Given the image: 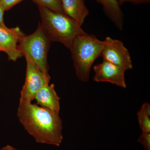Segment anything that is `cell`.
Returning a JSON list of instances; mask_svg holds the SVG:
<instances>
[{
    "label": "cell",
    "mask_w": 150,
    "mask_h": 150,
    "mask_svg": "<svg viewBox=\"0 0 150 150\" xmlns=\"http://www.w3.org/2000/svg\"><path fill=\"white\" fill-rule=\"evenodd\" d=\"M17 116L25 131L38 144L59 146L63 140L59 113L32 103L19 104Z\"/></svg>",
    "instance_id": "6da1fadb"
},
{
    "label": "cell",
    "mask_w": 150,
    "mask_h": 150,
    "mask_svg": "<svg viewBox=\"0 0 150 150\" xmlns=\"http://www.w3.org/2000/svg\"><path fill=\"white\" fill-rule=\"evenodd\" d=\"M38 7L40 26L51 42H59L69 49L75 39L86 33L82 26L64 13Z\"/></svg>",
    "instance_id": "7a4b0ae2"
},
{
    "label": "cell",
    "mask_w": 150,
    "mask_h": 150,
    "mask_svg": "<svg viewBox=\"0 0 150 150\" xmlns=\"http://www.w3.org/2000/svg\"><path fill=\"white\" fill-rule=\"evenodd\" d=\"M104 45L103 40L86 33L77 38L70 47L76 75L83 82L89 81L94 62L100 57Z\"/></svg>",
    "instance_id": "3957f363"
},
{
    "label": "cell",
    "mask_w": 150,
    "mask_h": 150,
    "mask_svg": "<svg viewBox=\"0 0 150 150\" xmlns=\"http://www.w3.org/2000/svg\"><path fill=\"white\" fill-rule=\"evenodd\" d=\"M51 41L43 32L40 23L37 29L30 35H25L19 44L23 56L35 65L45 75L48 73V54Z\"/></svg>",
    "instance_id": "277c9868"
},
{
    "label": "cell",
    "mask_w": 150,
    "mask_h": 150,
    "mask_svg": "<svg viewBox=\"0 0 150 150\" xmlns=\"http://www.w3.org/2000/svg\"><path fill=\"white\" fill-rule=\"evenodd\" d=\"M26 59L25 81L20 93L19 104L30 103L41 88L48 84L51 77L43 74L31 61Z\"/></svg>",
    "instance_id": "5b68a950"
},
{
    "label": "cell",
    "mask_w": 150,
    "mask_h": 150,
    "mask_svg": "<svg viewBox=\"0 0 150 150\" xmlns=\"http://www.w3.org/2000/svg\"><path fill=\"white\" fill-rule=\"evenodd\" d=\"M103 42L100 56L103 61L110 62L126 71L133 69L130 53L122 41L108 36Z\"/></svg>",
    "instance_id": "8992f818"
},
{
    "label": "cell",
    "mask_w": 150,
    "mask_h": 150,
    "mask_svg": "<svg viewBox=\"0 0 150 150\" xmlns=\"http://www.w3.org/2000/svg\"><path fill=\"white\" fill-rule=\"evenodd\" d=\"M25 35L18 26L9 28L4 23L0 24V51L6 53L10 61L15 62L23 56L18 47Z\"/></svg>",
    "instance_id": "52a82bcc"
},
{
    "label": "cell",
    "mask_w": 150,
    "mask_h": 150,
    "mask_svg": "<svg viewBox=\"0 0 150 150\" xmlns=\"http://www.w3.org/2000/svg\"><path fill=\"white\" fill-rule=\"evenodd\" d=\"M93 81L96 82H108L123 88H126V71L110 62L103 61L95 65Z\"/></svg>",
    "instance_id": "ba28073f"
},
{
    "label": "cell",
    "mask_w": 150,
    "mask_h": 150,
    "mask_svg": "<svg viewBox=\"0 0 150 150\" xmlns=\"http://www.w3.org/2000/svg\"><path fill=\"white\" fill-rule=\"evenodd\" d=\"M34 100L39 106L60 113V98L56 93L54 84H48L41 88L35 94Z\"/></svg>",
    "instance_id": "9c48e42d"
},
{
    "label": "cell",
    "mask_w": 150,
    "mask_h": 150,
    "mask_svg": "<svg viewBox=\"0 0 150 150\" xmlns=\"http://www.w3.org/2000/svg\"><path fill=\"white\" fill-rule=\"evenodd\" d=\"M63 13L82 26L89 11L84 0H62Z\"/></svg>",
    "instance_id": "30bf717a"
},
{
    "label": "cell",
    "mask_w": 150,
    "mask_h": 150,
    "mask_svg": "<svg viewBox=\"0 0 150 150\" xmlns=\"http://www.w3.org/2000/svg\"><path fill=\"white\" fill-rule=\"evenodd\" d=\"M102 6L105 16L119 30H122L124 16L118 0H95Z\"/></svg>",
    "instance_id": "8fae6325"
},
{
    "label": "cell",
    "mask_w": 150,
    "mask_h": 150,
    "mask_svg": "<svg viewBox=\"0 0 150 150\" xmlns=\"http://www.w3.org/2000/svg\"><path fill=\"white\" fill-rule=\"evenodd\" d=\"M138 121L142 132L150 133V105L148 103L143 104L137 113Z\"/></svg>",
    "instance_id": "7c38bea8"
},
{
    "label": "cell",
    "mask_w": 150,
    "mask_h": 150,
    "mask_svg": "<svg viewBox=\"0 0 150 150\" xmlns=\"http://www.w3.org/2000/svg\"><path fill=\"white\" fill-rule=\"evenodd\" d=\"M37 4L38 6L43 7L49 9L63 13L62 5V0H32Z\"/></svg>",
    "instance_id": "4fadbf2b"
},
{
    "label": "cell",
    "mask_w": 150,
    "mask_h": 150,
    "mask_svg": "<svg viewBox=\"0 0 150 150\" xmlns=\"http://www.w3.org/2000/svg\"><path fill=\"white\" fill-rule=\"evenodd\" d=\"M137 142L143 145L145 150H150V133L142 132Z\"/></svg>",
    "instance_id": "5bb4252c"
},
{
    "label": "cell",
    "mask_w": 150,
    "mask_h": 150,
    "mask_svg": "<svg viewBox=\"0 0 150 150\" xmlns=\"http://www.w3.org/2000/svg\"><path fill=\"white\" fill-rule=\"evenodd\" d=\"M23 1V0H0V4L5 11H8Z\"/></svg>",
    "instance_id": "9a60e30c"
},
{
    "label": "cell",
    "mask_w": 150,
    "mask_h": 150,
    "mask_svg": "<svg viewBox=\"0 0 150 150\" xmlns=\"http://www.w3.org/2000/svg\"><path fill=\"white\" fill-rule=\"evenodd\" d=\"M118 1L120 6L126 3H130L134 4L139 5L148 4L150 2V0H118Z\"/></svg>",
    "instance_id": "2e32d148"
},
{
    "label": "cell",
    "mask_w": 150,
    "mask_h": 150,
    "mask_svg": "<svg viewBox=\"0 0 150 150\" xmlns=\"http://www.w3.org/2000/svg\"><path fill=\"white\" fill-rule=\"evenodd\" d=\"M5 10L0 4V24L4 23V15Z\"/></svg>",
    "instance_id": "e0dca14e"
},
{
    "label": "cell",
    "mask_w": 150,
    "mask_h": 150,
    "mask_svg": "<svg viewBox=\"0 0 150 150\" xmlns=\"http://www.w3.org/2000/svg\"><path fill=\"white\" fill-rule=\"evenodd\" d=\"M0 150H18L16 148L10 145H7L3 147Z\"/></svg>",
    "instance_id": "ac0fdd59"
}]
</instances>
